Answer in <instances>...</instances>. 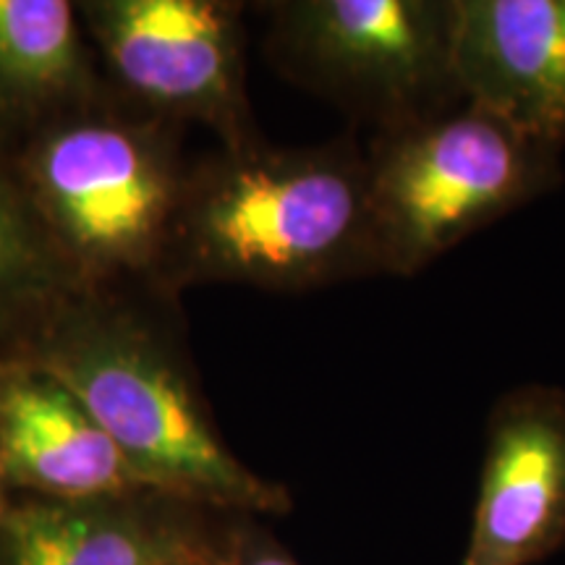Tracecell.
I'll list each match as a JSON object with an SVG mask.
<instances>
[{"label": "cell", "mask_w": 565, "mask_h": 565, "mask_svg": "<svg viewBox=\"0 0 565 565\" xmlns=\"http://www.w3.org/2000/svg\"><path fill=\"white\" fill-rule=\"evenodd\" d=\"M166 294L74 291L3 349L68 387L147 487L221 511L286 515L288 487L259 477L223 440Z\"/></svg>", "instance_id": "obj_1"}, {"label": "cell", "mask_w": 565, "mask_h": 565, "mask_svg": "<svg viewBox=\"0 0 565 565\" xmlns=\"http://www.w3.org/2000/svg\"><path fill=\"white\" fill-rule=\"evenodd\" d=\"M377 273L364 150L217 147L192 162L166 288L231 282L299 294Z\"/></svg>", "instance_id": "obj_2"}, {"label": "cell", "mask_w": 565, "mask_h": 565, "mask_svg": "<svg viewBox=\"0 0 565 565\" xmlns=\"http://www.w3.org/2000/svg\"><path fill=\"white\" fill-rule=\"evenodd\" d=\"M179 134L103 87L0 134V158L76 288L173 296L166 270L192 171Z\"/></svg>", "instance_id": "obj_3"}, {"label": "cell", "mask_w": 565, "mask_h": 565, "mask_svg": "<svg viewBox=\"0 0 565 565\" xmlns=\"http://www.w3.org/2000/svg\"><path fill=\"white\" fill-rule=\"evenodd\" d=\"M563 150L469 100L374 131L364 160L377 273L412 278L550 194L563 181Z\"/></svg>", "instance_id": "obj_4"}, {"label": "cell", "mask_w": 565, "mask_h": 565, "mask_svg": "<svg viewBox=\"0 0 565 565\" xmlns=\"http://www.w3.org/2000/svg\"><path fill=\"white\" fill-rule=\"evenodd\" d=\"M267 17L273 66L374 131L461 103L454 0H282Z\"/></svg>", "instance_id": "obj_5"}, {"label": "cell", "mask_w": 565, "mask_h": 565, "mask_svg": "<svg viewBox=\"0 0 565 565\" xmlns=\"http://www.w3.org/2000/svg\"><path fill=\"white\" fill-rule=\"evenodd\" d=\"M76 6L126 100L171 124L212 129L221 147L259 139L246 95L242 3L84 0Z\"/></svg>", "instance_id": "obj_6"}, {"label": "cell", "mask_w": 565, "mask_h": 565, "mask_svg": "<svg viewBox=\"0 0 565 565\" xmlns=\"http://www.w3.org/2000/svg\"><path fill=\"white\" fill-rule=\"evenodd\" d=\"M246 519L160 490L13 494L0 519V565H233Z\"/></svg>", "instance_id": "obj_7"}, {"label": "cell", "mask_w": 565, "mask_h": 565, "mask_svg": "<svg viewBox=\"0 0 565 565\" xmlns=\"http://www.w3.org/2000/svg\"><path fill=\"white\" fill-rule=\"evenodd\" d=\"M565 547V391L519 385L484 424L461 565H536Z\"/></svg>", "instance_id": "obj_8"}, {"label": "cell", "mask_w": 565, "mask_h": 565, "mask_svg": "<svg viewBox=\"0 0 565 565\" xmlns=\"http://www.w3.org/2000/svg\"><path fill=\"white\" fill-rule=\"evenodd\" d=\"M461 100L565 147V0H454Z\"/></svg>", "instance_id": "obj_9"}, {"label": "cell", "mask_w": 565, "mask_h": 565, "mask_svg": "<svg viewBox=\"0 0 565 565\" xmlns=\"http://www.w3.org/2000/svg\"><path fill=\"white\" fill-rule=\"evenodd\" d=\"M0 479L11 494L47 500L152 490L68 387L21 364L0 385Z\"/></svg>", "instance_id": "obj_10"}, {"label": "cell", "mask_w": 565, "mask_h": 565, "mask_svg": "<svg viewBox=\"0 0 565 565\" xmlns=\"http://www.w3.org/2000/svg\"><path fill=\"white\" fill-rule=\"evenodd\" d=\"M84 34L79 6L68 0H0V134L103 87Z\"/></svg>", "instance_id": "obj_11"}, {"label": "cell", "mask_w": 565, "mask_h": 565, "mask_svg": "<svg viewBox=\"0 0 565 565\" xmlns=\"http://www.w3.org/2000/svg\"><path fill=\"white\" fill-rule=\"evenodd\" d=\"M74 288L0 158V356L21 330Z\"/></svg>", "instance_id": "obj_12"}, {"label": "cell", "mask_w": 565, "mask_h": 565, "mask_svg": "<svg viewBox=\"0 0 565 565\" xmlns=\"http://www.w3.org/2000/svg\"><path fill=\"white\" fill-rule=\"evenodd\" d=\"M233 565H301L296 557L280 545L278 536L265 526L263 519L252 515L246 519L238 536L236 557Z\"/></svg>", "instance_id": "obj_13"}, {"label": "cell", "mask_w": 565, "mask_h": 565, "mask_svg": "<svg viewBox=\"0 0 565 565\" xmlns=\"http://www.w3.org/2000/svg\"><path fill=\"white\" fill-rule=\"evenodd\" d=\"M11 498L13 494L6 490V484H3V479H0V519H3V513H6V508H9V503H11Z\"/></svg>", "instance_id": "obj_14"}, {"label": "cell", "mask_w": 565, "mask_h": 565, "mask_svg": "<svg viewBox=\"0 0 565 565\" xmlns=\"http://www.w3.org/2000/svg\"><path fill=\"white\" fill-rule=\"evenodd\" d=\"M11 370H13V362H9V359L0 356V385H3V380L9 377Z\"/></svg>", "instance_id": "obj_15"}]
</instances>
